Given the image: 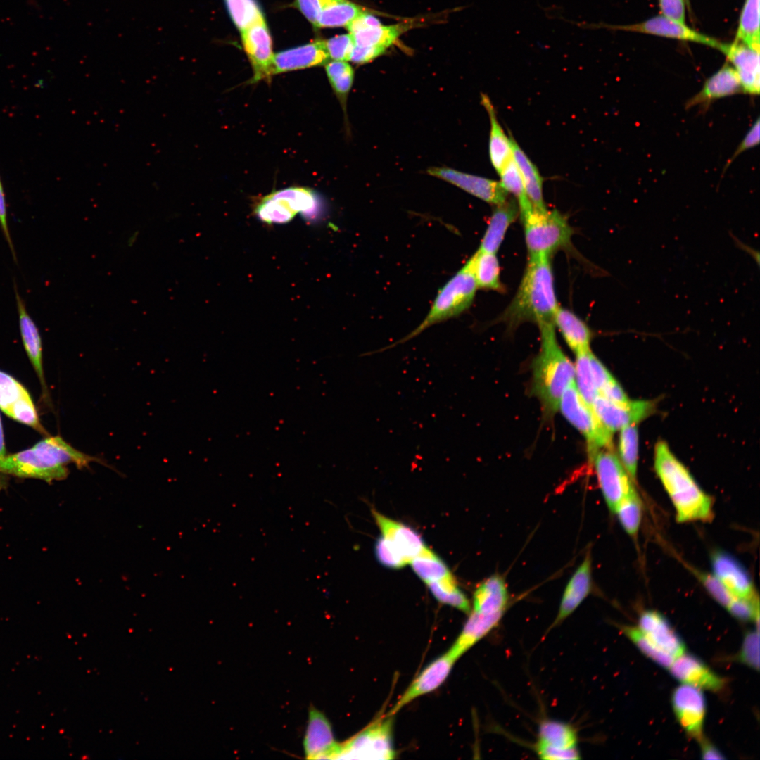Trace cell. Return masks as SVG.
Wrapping results in <instances>:
<instances>
[{
  "label": "cell",
  "instance_id": "obj_1",
  "mask_svg": "<svg viewBox=\"0 0 760 760\" xmlns=\"http://www.w3.org/2000/svg\"><path fill=\"white\" fill-rule=\"evenodd\" d=\"M92 462L108 466L99 457L82 452L59 436L46 438L27 450L5 456L0 460V473L46 482L67 478L68 465L89 468Z\"/></svg>",
  "mask_w": 760,
  "mask_h": 760
},
{
  "label": "cell",
  "instance_id": "obj_2",
  "mask_svg": "<svg viewBox=\"0 0 760 760\" xmlns=\"http://www.w3.org/2000/svg\"><path fill=\"white\" fill-rule=\"evenodd\" d=\"M550 257L528 258L522 279L500 321L511 329L526 322H553L559 306Z\"/></svg>",
  "mask_w": 760,
  "mask_h": 760
},
{
  "label": "cell",
  "instance_id": "obj_3",
  "mask_svg": "<svg viewBox=\"0 0 760 760\" xmlns=\"http://www.w3.org/2000/svg\"><path fill=\"white\" fill-rule=\"evenodd\" d=\"M654 465L675 508L678 522L709 521L714 516L713 500L696 483L664 441L657 443Z\"/></svg>",
  "mask_w": 760,
  "mask_h": 760
},
{
  "label": "cell",
  "instance_id": "obj_4",
  "mask_svg": "<svg viewBox=\"0 0 760 760\" xmlns=\"http://www.w3.org/2000/svg\"><path fill=\"white\" fill-rule=\"evenodd\" d=\"M538 327L540 348L532 365L531 391L545 415L552 417L559 410L563 393L575 381V369L558 343L553 322Z\"/></svg>",
  "mask_w": 760,
  "mask_h": 760
},
{
  "label": "cell",
  "instance_id": "obj_5",
  "mask_svg": "<svg viewBox=\"0 0 760 760\" xmlns=\"http://www.w3.org/2000/svg\"><path fill=\"white\" fill-rule=\"evenodd\" d=\"M478 287L467 262L438 291L425 317L412 331L393 343L361 354L367 356L392 349L419 336L436 324L456 317L471 305Z\"/></svg>",
  "mask_w": 760,
  "mask_h": 760
},
{
  "label": "cell",
  "instance_id": "obj_6",
  "mask_svg": "<svg viewBox=\"0 0 760 760\" xmlns=\"http://www.w3.org/2000/svg\"><path fill=\"white\" fill-rule=\"evenodd\" d=\"M520 216L528 258H551L556 251L569 247L574 230L558 210L532 208Z\"/></svg>",
  "mask_w": 760,
  "mask_h": 760
},
{
  "label": "cell",
  "instance_id": "obj_7",
  "mask_svg": "<svg viewBox=\"0 0 760 760\" xmlns=\"http://www.w3.org/2000/svg\"><path fill=\"white\" fill-rule=\"evenodd\" d=\"M315 194L304 187H289L261 198L253 207V213L267 224H285L300 213L309 220L317 219L321 212Z\"/></svg>",
  "mask_w": 760,
  "mask_h": 760
},
{
  "label": "cell",
  "instance_id": "obj_8",
  "mask_svg": "<svg viewBox=\"0 0 760 760\" xmlns=\"http://www.w3.org/2000/svg\"><path fill=\"white\" fill-rule=\"evenodd\" d=\"M559 410L585 438L590 461L600 450L612 449V433L603 425L591 405L581 395L575 381L563 393Z\"/></svg>",
  "mask_w": 760,
  "mask_h": 760
},
{
  "label": "cell",
  "instance_id": "obj_9",
  "mask_svg": "<svg viewBox=\"0 0 760 760\" xmlns=\"http://www.w3.org/2000/svg\"><path fill=\"white\" fill-rule=\"evenodd\" d=\"M392 726V716L376 721L344 743L338 744L336 759H393L395 754Z\"/></svg>",
  "mask_w": 760,
  "mask_h": 760
},
{
  "label": "cell",
  "instance_id": "obj_10",
  "mask_svg": "<svg viewBox=\"0 0 760 760\" xmlns=\"http://www.w3.org/2000/svg\"><path fill=\"white\" fill-rule=\"evenodd\" d=\"M604 500L611 512L635 489L633 481L611 448L601 449L592 459Z\"/></svg>",
  "mask_w": 760,
  "mask_h": 760
},
{
  "label": "cell",
  "instance_id": "obj_11",
  "mask_svg": "<svg viewBox=\"0 0 760 760\" xmlns=\"http://www.w3.org/2000/svg\"><path fill=\"white\" fill-rule=\"evenodd\" d=\"M577 733L571 724L545 719L538 726L535 749L540 759L571 760L580 759Z\"/></svg>",
  "mask_w": 760,
  "mask_h": 760
},
{
  "label": "cell",
  "instance_id": "obj_12",
  "mask_svg": "<svg viewBox=\"0 0 760 760\" xmlns=\"http://www.w3.org/2000/svg\"><path fill=\"white\" fill-rule=\"evenodd\" d=\"M244 51L252 66L251 82L269 79L274 54L272 42L265 17L241 32Z\"/></svg>",
  "mask_w": 760,
  "mask_h": 760
},
{
  "label": "cell",
  "instance_id": "obj_13",
  "mask_svg": "<svg viewBox=\"0 0 760 760\" xmlns=\"http://www.w3.org/2000/svg\"><path fill=\"white\" fill-rule=\"evenodd\" d=\"M604 27L617 30L649 34L659 37L676 39L707 45L718 49L721 42L700 33L685 25L659 15L643 22L625 25H607Z\"/></svg>",
  "mask_w": 760,
  "mask_h": 760
},
{
  "label": "cell",
  "instance_id": "obj_14",
  "mask_svg": "<svg viewBox=\"0 0 760 760\" xmlns=\"http://www.w3.org/2000/svg\"><path fill=\"white\" fill-rule=\"evenodd\" d=\"M591 406L603 425L612 433L645 419L654 410L650 400H629L625 403L612 402L598 394Z\"/></svg>",
  "mask_w": 760,
  "mask_h": 760
},
{
  "label": "cell",
  "instance_id": "obj_15",
  "mask_svg": "<svg viewBox=\"0 0 760 760\" xmlns=\"http://www.w3.org/2000/svg\"><path fill=\"white\" fill-rule=\"evenodd\" d=\"M671 704L680 726L689 735L700 740L706 713L702 689L683 683L673 690Z\"/></svg>",
  "mask_w": 760,
  "mask_h": 760
},
{
  "label": "cell",
  "instance_id": "obj_16",
  "mask_svg": "<svg viewBox=\"0 0 760 760\" xmlns=\"http://www.w3.org/2000/svg\"><path fill=\"white\" fill-rule=\"evenodd\" d=\"M427 172L486 203L498 205L507 200L508 192L500 182L446 167H433Z\"/></svg>",
  "mask_w": 760,
  "mask_h": 760
},
{
  "label": "cell",
  "instance_id": "obj_17",
  "mask_svg": "<svg viewBox=\"0 0 760 760\" xmlns=\"http://www.w3.org/2000/svg\"><path fill=\"white\" fill-rule=\"evenodd\" d=\"M455 661L448 652L431 661L411 683L388 716H393L416 698L431 692L440 687L448 677Z\"/></svg>",
  "mask_w": 760,
  "mask_h": 760
},
{
  "label": "cell",
  "instance_id": "obj_18",
  "mask_svg": "<svg viewBox=\"0 0 760 760\" xmlns=\"http://www.w3.org/2000/svg\"><path fill=\"white\" fill-rule=\"evenodd\" d=\"M718 50L733 64L743 93L758 96L760 87L759 51L735 41L730 44L721 42Z\"/></svg>",
  "mask_w": 760,
  "mask_h": 760
},
{
  "label": "cell",
  "instance_id": "obj_19",
  "mask_svg": "<svg viewBox=\"0 0 760 760\" xmlns=\"http://www.w3.org/2000/svg\"><path fill=\"white\" fill-rule=\"evenodd\" d=\"M711 560L714 575L735 597L759 600L747 571L737 559L726 552L716 551Z\"/></svg>",
  "mask_w": 760,
  "mask_h": 760
},
{
  "label": "cell",
  "instance_id": "obj_20",
  "mask_svg": "<svg viewBox=\"0 0 760 760\" xmlns=\"http://www.w3.org/2000/svg\"><path fill=\"white\" fill-rule=\"evenodd\" d=\"M671 675L683 684L713 692L721 690L726 680L697 657L685 652L676 657L669 668Z\"/></svg>",
  "mask_w": 760,
  "mask_h": 760
},
{
  "label": "cell",
  "instance_id": "obj_21",
  "mask_svg": "<svg viewBox=\"0 0 760 760\" xmlns=\"http://www.w3.org/2000/svg\"><path fill=\"white\" fill-rule=\"evenodd\" d=\"M382 536L387 539L408 563L429 548L421 536L410 526L372 510Z\"/></svg>",
  "mask_w": 760,
  "mask_h": 760
},
{
  "label": "cell",
  "instance_id": "obj_22",
  "mask_svg": "<svg viewBox=\"0 0 760 760\" xmlns=\"http://www.w3.org/2000/svg\"><path fill=\"white\" fill-rule=\"evenodd\" d=\"M329 60L323 40L314 41L274 53L271 75L325 65Z\"/></svg>",
  "mask_w": 760,
  "mask_h": 760
},
{
  "label": "cell",
  "instance_id": "obj_23",
  "mask_svg": "<svg viewBox=\"0 0 760 760\" xmlns=\"http://www.w3.org/2000/svg\"><path fill=\"white\" fill-rule=\"evenodd\" d=\"M591 566L590 552L588 551L564 589L557 616L551 628L562 623L590 594L592 588Z\"/></svg>",
  "mask_w": 760,
  "mask_h": 760
},
{
  "label": "cell",
  "instance_id": "obj_24",
  "mask_svg": "<svg viewBox=\"0 0 760 760\" xmlns=\"http://www.w3.org/2000/svg\"><path fill=\"white\" fill-rule=\"evenodd\" d=\"M638 627L660 650L674 658L685 652L680 636L660 613L647 610L641 613Z\"/></svg>",
  "mask_w": 760,
  "mask_h": 760
},
{
  "label": "cell",
  "instance_id": "obj_25",
  "mask_svg": "<svg viewBox=\"0 0 760 760\" xmlns=\"http://www.w3.org/2000/svg\"><path fill=\"white\" fill-rule=\"evenodd\" d=\"M338 743L336 742L331 726L327 718L317 709H310L304 740L305 752L309 759H335Z\"/></svg>",
  "mask_w": 760,
  "mask_h": 760
},
{
  "label": "cell",
  "instance_id": "obj_26",
  "mask_svg": "<svg viewBox=\"0 0 760 760\" xmlns=\"http://www.w3.org/2000/svg\"><path fill=\"white\" fill-rule=\"evenodd\" d=\"M743 93L739 77L728 63H725L704 83L701 90L687 101L685 108L709 105L714 100Z\"/></svg>",
  "mask_w": 760,
  "mask_h": 760
},
{
  "label": "cell",
  "instance_id": "obj_27",
  "mask_svg": "<svg viewBox=\"0 0 760 760\" xmlns=\"http://www.w3.org/2000/svg\"><path fill=\"white\" fill-rule=\"evenodd\" d=\"M503 614L504 613L487 614L472 611L460 635L447 652L457 661L495 628Z\"/></svg>",
  "mask_w": 760,
  "mask_h": 760
},
{
  "label": "cell",
  "instance_id": "obj_28",
  "mask_svg": "<svg viewBox=\"0 0 760 760\" xmlns=\"http://www.w3.org/2000/svg\"><path fill=\"white\" fill-rule=\"evenodd\" d=\"M519 214V205L514 199L507 200L503 203L496 205L478 250L496 253L508 228Z\"/></svg>",
  "mask_w": 760,
  "mask_h": 760
},
{
  "label": "cell",
  "instance_id": "obj_29",
  "mask_svg": "<svg viewBox=\"0 0 760 760\" xmlns=\"http://www.w3.org/2000/svg\"><path fill=\"white\" fill-rule=\"evenodd\" d=\"M552 322L575 355L590 350L591 330L586 323L571 310L559 305Z\"/></svg>",
  "mask_w": 760,
  "mask_h": 760
},
{
  "label": "cell",
  "instance_id": "obj_30",
  "mask_svg": "<svg viewBox=\"0 0 760 760\" xmlns=\"http://www.w3.org/2000/svg\"><path fill=\"white\" fill-rule=\"evenodd\" d=\"M15 291L23 343L28 357L39 376L42 389L46 393V387L42 367V341L39 332L35 323L27 312L24 301L16 288H15Z\"/></svg>",
  "mask_w": 760,
  "mask_h": 760
},
{
  "label": "cell",
  "instance_id": "obj_31",
  "mask_svg": "<svg viewBox=\"0 0 760 760\" xmlns=\"http://www.w3.org/2000/svg\"><path fill=\"white\" fill-rule=\"evenodd\" d=\"M508 601L509 595L505 580L499 575H493L475 590L473 611L487 614L505 613Z\"/></svg>",
  "mask_w": 760,
  "mask_h": 760
},
{
  "label": "cell",
  "instance_id": "obj_32",
  "mask_svg": "<svg viewBox=\"0 0 760 760\" xmlns=\"http://www.w3.org/2000/svg\"><path fill=\"white\" fill-rule=\"evenodd\" d=\"M509 140L512 158L519 170L530 202L536 209L546 210L543 195V180L537 167L511 134Z\"/></svg>",
  "mask_w": 760,
  "mask_h": 760
},
{
  "label": "cell",
  "instance_id": "obj_33",
  "mask_svg": "<svg viewBox=\"0 0 760 760\" xmlns=\"http://www.w3.org/2000/svg\"><path fill=\"white\" fill-rule=\"evenodd\" d=\"M481 103L488 114L490 122V160L495 170L499 173L505 164L512 158L510 140L501 127L494 106L487 95H481Z\"/></svg>",
  "mask_w": 760,
  "mask_h": 760
},
{
  "label": "cell",
  "instance_id": "obj_34",
  "mask_svg": "<svg viewBox=\"0 0 760 760\" xmlns=\"http://www.w3.org/2000/svg\"><path fill=\"white\" fill-rule=\"evenodd\" d=\"M467 262L478 288L497 291H502L503 286L500 278V265L496 253L477 249Z\"/></svg>",
  "mask_w": 760,
  "mask_h": 760
},
{
  "label": "cell",
  "instance_id": "obj_35",
  "mask_svg": "<svg viewBox=\"0 0 760 760\" xmlns=\"http://www.w3.org/2000/svg\"><path fill=\"white\" fill-rule=\"evenodd\" d=\"M363 11L349 0H323L315 27H346Z\"/></svg>",
  "mask_w": 760,
  "mask_h": 760
},
{
  "label": "cell",
  "instance_id": "obj_36",
  "mask_svg": "<svg viewBox=\"0 0 760 760\" xmlns=\"http://www.w3.org/2000/svg\"><path fill=\"white\" fill-rule=\"evenodd\" d=\"M759 1L745 0L734 41L760 51Z\"/></svg>",
  "mask_w": 760,
  "mask_h": 760
},
{
  "label": "cell",
  "instance_id": "obj_37",
  "mask_svg": "<svg viewBox=\"0 0 760 760\" xmlns=\"http://www.w3.org/2000/svg\"><path fill=\"white\" fill-rule=\"evenodd\" d=\"M400 25H378L365 27L353 32L355 45L361 46H381L387 48L391 45L402 32Z\"/></svg>",
  "mask_w": 760,
  "mask_h": 760
},
{
  "label": "cell",
  "instance_id": "obj_38",
  "mask_svg": "<svg viewBox=\"0 0 760 760\" xmlns=\"http://www.w3.org/2000/svg\"><path fill=\"white\" fill-rule=\"evenodd\" d=\"M426 584L430 592L439 602L451 606L465 613L470 612L469 601L464 593L457 587L452 576Z\"/></svg>",
  "mask_w": 760,
  "mask_h": 760
},
{
  "label": "cell",
  "instance_id": "obj_39",
  "mask_svg": "<svg viewBox=\"0 0 760 760\" xmlns=\"http://www.w3.org/2000/svg\"><path fill=\"white\" fill-rule=\"evenodd\" d=\"M325 70L329 81L346 112V101L354 80V71L344 61H328Z\"/></svg>",
  "mask_w": 760,
  "mask_h": 760
},
{
  "label": "cell",
  "instance_id": "obj_40",
  "mask_svg": "<svg viewBox=\"0 0 760 760\" xmlns=\"http://www.w3.org/2000/svg\"><path fill=\"white\" fill-rule=\"evenodd\" d=\"M410 564L414 573L426 583L452 576L444 562L429 549L413 558Z\"/></svg>",
  "mask_w": 760,
  "mask_h": 760
},
{
  "label": "cell",
  "instance_id": "obj_41",
  "mask_svg": "<svg viewBox=\"0 0 760 760\" xmlns=\"http://www.w3.org/2000/svg\"><path fill=\"white\" fill-rule=\"evenodd\" d=\"M619 452L621 464L631 479L635 481L638 458V430L636 424L620 429Z\"/></svg>",
  "mask_w": 760,
  "mask_h": 760
},
{
  "label": "cell",
  "instance_id": "obj_42",
  "mask_svg": "<svg viewBox=\"0 0 760 760\" xmlns=\"http://www.w3.org/2000/svg\"><path fill=\"white\" fill-rule=\"evenodd\" d=\"M498 174L500 177V182L503 188L516 198L519 215L533 208L527 196L522 178L513 158L505 164Z\"/></svg>",
  "mask_w": 760,
  "mask_h": 760
},
{
  "label": "cell",
  "instance_id": "obj_43",
  "mask_svg": "<svg viewBox=\"0 0 760 760\" xmlns=\"http://www.w3.org/2000/svg\"><path fill=\"white\" fill-rule=\"evenodd\" d=\"M614 512L627 533L635 536L638 533L642 519V502L635 490L619 502Z\"/></svg>",
  "mask_w": 760,
  "mask_h": 760
},
{
  "label": "cell",
  "instance_id": "obj_44",
  "mask_svg": "<svg viewBox=\"0 0 760 760\" xmlns=\"http://www.w3.org/2000/svg\"><path fill=\"white\" fill-rule=\"evenodd\" d=\"M231 19L242 32L264 17L256 0H224Z\"/></svg>",
  "mask_w": 760,
  "mask_h": 760
},
{
  "label": "cell",
  "instance_id": "obj_45",
  "mask_svg": "<svg viewBox=\"0 0 760 760\" xmlns=\"http://www.w3.org/2000/svg\"><path fill=\"white\" fill-rule=\"evenodd\" d=\"M620 628L647 657L663 667H670L675 658L657 647L638 626L623 625Z\"/></svg>",
  "mask_w": 760,
  "mask_h": 760
},
{
  "label": "cell",
  "instance_id": "obj_46",
  "mask_svg": "<svg viewBox=\"0 0 760 760\" xmlns=\"http://www.w3.org/2000/svg\"><path fill=\"white\" fill-rule=\"evenodd\" d=\"M591 350L576 354L575 384L578 391L587 403L591 405L598 395L593 380L590 364V353Z\"/></svg>",
  "mask_w": 760,
  "mask_h": 760
},
{
  "label": "cell",
  "instance_id": "obj_47",
  "mask_svg": "<svg viewBox=\"0 0 760 760\" xmlns=\"http://www.w3.org/2000/svg\"><path fill=\"white\" fill-rule=\"evenodd\" d=\"M7 415L19 422L33 427L39 431L44 432L29 393L20 398L11 405Z\"/></svg>",
  "mask_w": 760,
  "mask_h": 760
},
{
  "label": "cell",
  "instance_id": "obj_48",
  "mask_svg": "<svg viewBox=\"0 0 760 760\" xmlns=\"http://www.w3.org/2000/svg\"><path fill=\"white\" fill-rule=\"evenodd\" d=\"M28 393L26 388L9 374L0 371V409L6 415L11 405Z\"/></svg>",
  "mask_w": 760,
  "mask_h": 760
},
{
  "label": "cell",
  "instance_id": "obj_49",
  "mask_svg": "<svg viewBox=\"0 0 760 760\" xmlns=\"http://www.w3.org/2000/svg\"><path fill=\"white\" fill-rule=\"evenodd\" d=\"M374 549L377 560L386 567L400 569L407 564L395 547L382 536L376 540Z\"/></svg>",
  "mask_w": 760,
  "mask_h": 760
},
{
  "label": "cell",
  "instance_id": "obj_50",
  "mask_svg": "<svg viewBox=\"0 0 760 760\" xmlns=\"http://www.w3.org/2000/svg\"><path fill=\"white\" fill-rule=\"evenodd\" d=\"M323 44L329 58L334 61H349L354 46L353 37L349 33L323 40Z\"/></svg>",
  "mask_w": 760,
  "mask_h": 760
},
{
  "label": "cell",
  "instance_id": "obj_51",
  "mask_svg": "<svg viewBox=\"0 0 760 760\" xmlns=\"http://www.w3.org/2000/svg\"><path fill=\"white\" fill-rule=\"evenodd\" d=\"M698 577L709 594L722 606L727 608L736 597L714 574L698 572Z\"/></svg>",
  "mask_w": 760,
  "mask_h": 760
},
{
  "label": "cell",
  "instance_id": "obj_52",
  "mask_svg": "<svg viewBox=\"0 0 760 760\" xmlns=\"http://www.w3.org/2000/svg\"><path fill=\"white\" fill-rule=\"evenodd\" d=\"M739 659L745 664L759 670V631H749L744 638L739 654Z\"/></svg>",
  "mask_w": 760,
  "mask_h": 760
},
{
  "label": "cell",
  "instance_id": "obj_53",
  "mask_svg": "<svg viewBox=\"0 0 760 760\" xmlns=\"http://www.w3.org/2000/svg\"><path fill=\"white\" fill-rule=\"evenodd\" d=\"M759 600H750L736 597L727 609L739 619H755L759 623Z\"/></svg>",
  "mask_w": 760,
  "mask_h": 760
},
{
  "label": "cell",
  "instance_id": "obj_54",
  "mask_svg": "<svg viewBox=\"0 0 760 760\" xmlns=\"http://www.w3.org/2000/svg\"><path fill=\"white\" fill-rule=\"evenodd\" d=\"M685 0H659L661 15L682 23H685Z\"/></svg>",
  "mask_w": 760,
  "mask_h": 760
},
{
  "label": "cell",
  "instance_id": "obj_55",
  "mask_svg": "<svg viewBox=\"0 0 760 760\" xmlns=\"http://www.w3.org/2000/svg\"><path fill=\"white\" fill-rule=\"evenodd\" d=\"M759 143V118H758L747 133L745 134L742 141L737 146V148L734 151L733 156L726 163L724 167V171L732 163V162L745 151L748 150L752 147L756 146Z\"/></svg>",
  "mask_w": 760,
  "mask_h": 760
},
{
  "label": "cell",
  "instance_id": "obj_56",
  "mask_svg": "<svg viewBox=\"0 0 760 760\" xmlns=\"http://www.w3.org/2000/svg\"><path fill=\"white\" fill-rule=\"evenodd\" d=\"M386 49L381 46H361L354 44L349 61L357 64L366 63L381 55Z\"/></svg>",
  "mask_w": 760,
  "mask_h": 760
},
{
  "label": "cell",
  "instance_id": "obj_57",
  "mask_svg": "<svg viewBox=\"0 0 760 760\" xmlns=\"http://www.w3.org/2000/svg\"><path fill=\"white\" fill-rule=\"evenodd\" d=\"M590 364L595 385L599 393V391L614 378L592 351L590 353Z\"/></svg>",
  "mask_w": 760,
  "mask_h": 760
},
{
  "label": "cell",
  "instance_id": "obj_58",
  "mask_svg": "<svg viewBox=\"0 0 760 760\" xmlns=\"http://www.w3.org/2000/svg\"><path fill=\"white\" fill-rule=\"evenodd\" d=\"M323 4V0H294L296 7L315 27Z\"/></svg>",
  "mask_w": 760,
  "mask_h": 760
},
{
  "label": "cell",
  "instance_id": "obj_59",
  "mask_svg": "<svg viewBox=\"0 0 760 760\" xmlns=\"http://www.w3.org/2000/svg\"><path fill=\"white\" fill-rule=\"evenodd\" d=\"M600 395L606 398L607 399L617 403H625L629 401L628 396L625 393L622 387L613 379L609 383H607L600 391Z\"/></svg>",
  "mask_w": 760,
  "mask_h": 760
},
{
  "label": "cell",
  "instance_id": "obj_60",
  "mask_svg": "<svg viewBox=\"0 0 760 760\" xmlns=\"http://www.w3.org/2000/svg\"><path fill=\"white\" fill-rule=\"evenodd\" d=\"M0 225H1V229H2L3 232H4V234L5 237H6L7 243H8V246H9V247H10L12 253H13L12 254H13L14 258L15 259V251H14L12 241H11V236H10V234H9L8 227L6 203L5 194H4V191L3 185H2L1 178H0Z\"/></svg>",
  "mask_w": 760,
  "mask_h": 760
},
{
  "label": "cell",
  "instance_id": "obj_61",
  "mask_svg": "<svg viewBox=\"0 0 760 760\" xmlns=\"http://www.w3.org/2000/svg\"><path fill=\"white\" fill-rule=\"evenodd\" d=\"M701 742V755L704 759H723L725 757L721 753V752L709 741L704 740L703 737L699 740Z\"/></svg>",
  "mask_w": 760,
  "mask_h": 760
},
{
  "label": "cell",
  "instance_id": "obj_62",
  "mask_svg": "<svg viewBox=\"0 0 760 760\" xmlns=\"http://www.w3.org/2000/svg\"><path fill=\"white\" fill-rule=\"evenodd\" d=\"M6 456L5 443L4 438L3 429L0 418V460Z\"/></svg>",
  "mask_w": 760,
  "mask_h": 760
},
{
  "label": "cell",
  "instance_id": "obj_63",
  "mask_svg": "<svg viewBox=\"0 0 760 760\" xmlns=\"http://www.w3.org/2000/svg\"><path fill=\"white\" fill-rule=\"evenodd\" d=\"M685 4H687V6L688 7H690V0H685Z\"/></svg>",
  "mask_w": 760,
  "mask_h": 760
}]
</instances>
